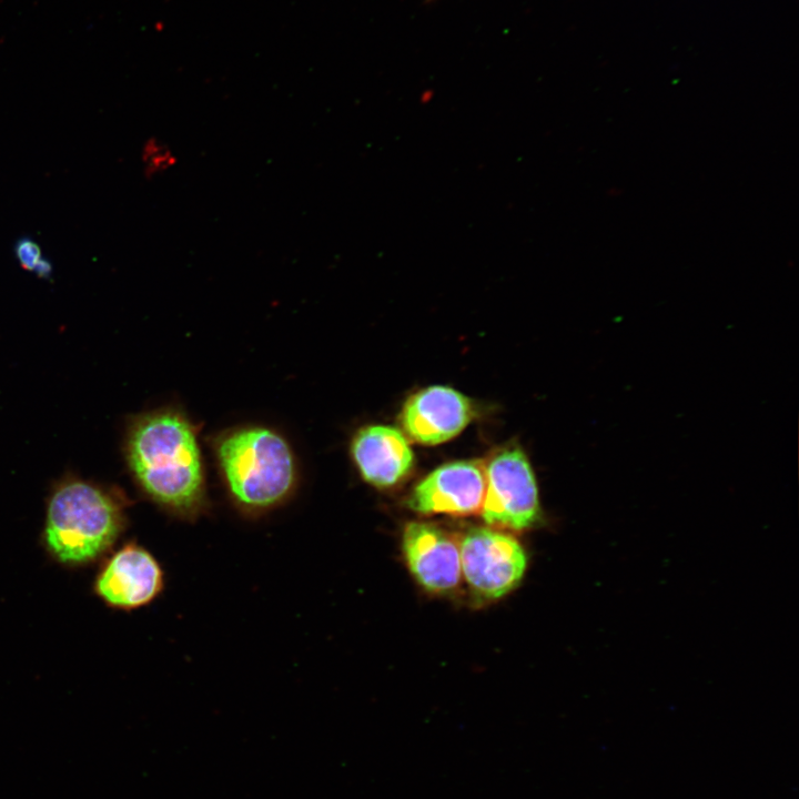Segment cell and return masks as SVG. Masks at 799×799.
Returning a JSON list of instances; mask_svg holds the SVG:
<instances>
[{
	"instance_id": "1",
	"label": "cell",
	"mask_w": 799,
	"mask_h": 799,
	"mask_svg": "<svg viewBox=\"0 0 799 799\" xmlns=\"http://www.w3.org/2000/svg\"><path fill=\"white\" fill-rule=\"evenodd\" d=\"M127 456L134 478L160 506L183 517L204 503V477L192 425L174 412L140 418L130 431Z\"/></svg>"
},
{
	"instance_id": "2",
	"label": "cell",
	"mask_w": 799,
	"mask_h": 799,
	"mask_svg": "<svg viewBox=\"0 0 799 799\" xmlns=\"http://www.w3.org/2000/svg\"><path fill=\"white\" fill-rule=\"evenodd\" d=\"M123 526L122 506L113 495L93 483L69 478L49 498L43 542L57 562L81 566L111 549Z\"/></svg>"
},
{
	"instance_id": "3",
	"label": "cell",
	"mask_w": 799,
	"mask_h": 799,
	"mask_svg": "<svg viewBox=\"0 0 799 799\" xmlns=\"http://www.w3.org/2000/svg\"><path fill=\"white\" fill-rule=\"evenodd\" d=\"M216 455L229 492L247 512L281 504L295 483V465L287 442L265 427L233 431L216 444Z\"/></svg>"
},
{
	"instance_id": "4",
	"label": "cell",
	"mask_w": 799,
	"mask_h": 799,
	"mask_svg": "<svg viewBox=\"0 0 799 799\" xmlns=\"http://www.w3.org/2000/svg\"><path fill=\"white\" fill-rule=\"evenodd\" d=\"M492 526L522 530L540 518L535 476L526 455L518 447L495 454L485 466V495L481 509Z\"/></svg>"
},
{
	"instance_id": "5",
	"label": "cell",
	"mask_w": 799,
	"mask_h": 799,
	"mask_svg": "<svg viewBox=\"0 0 799 799\" xmlns=\"http://www.w3.org/2000/svg\"><path fill=\"white\" fill-rule=\"evenodd\" d=\"M461 568L473 596L496 600L513 590L527 567V555L512 535L488 527L471 528L461 545Z\"/></svg>"
},
{
	"instance_id": "6",
	"label": "cell",
	"mask_w": 799,
	"mask_h": 799,
	"mask_svg": "<svg viewBox=\"0 0 799 799\" xmlns=\"http://www.w3.org/2000/svg\"><path fill=\"white\" fill-rule=\"evenodd\" d=\"M164 587L156 558L136 543L118 549L103 565L94 583L95 594L110 607L132 610L153 601Z\"/></svg>"
},
{
	"instance_id": "7",
	"label": "cell",
	"mask_w": 799,
	"mask_h": 799,
	"mask_svg": "<svg viewBox=\"0 0 799 799\" xmlns=\"http://www.w3.org/2000/svg\"><path fill=\"white\" fill-rule=\"evenodd\" d=\"M485 465L458 461L434 469L412 490L407 506L419 514L471 515L481 512Z\"/></svg>"
},
{
	"instance_id": "8",
	"label": "cell",
	"mask_w": 799,
	"mask_h": 799,
	"mask_svg": "<svg viewBox=\"0 0 799 799\" xmlns=\"http://www.w3.org/2000/svg\"><path fill=\"white\" fill-rule=\"evenodd\" d=\"M403 552L411 574L427 591L445 594L461 580V552L452 535L429 523H408Z\"/></svg>"
},
{
	"instance_id": "9",
	"label": "cell",
	"mask_w": 799,
	"mask_h": 799,
	"mask_svg": "<svg viewBox=\"0 0 799 799\" xmlns=\"http://www.w3.org/2000/svg\"><path fill=\"white\" fill-rule=\"evenodd\" d=\"M469 400L446 386H431L412 395L405 403L401 422L414 442L424 445L444 443L471 422Z\"/></svg>"
},
{
	"instance_id": "10",
	"label": "cell",
	"mask_w": 799,
	"mask_h": 799,
	"mask_svg": "<svg viewBox=\"0 0 799 799\" xmlns=\"http://www.w3.org/2000/svg\"><path fill=\"white\" fill-rule=\"evenodd\" d=\"M352 455L362 477L380 488L401 482L414 461L402 432L385 425L360 429L352 443Z\"/></svg>"
},
{
	"instance_id": "11",
	"label": "cell",
	"mask_w": 799,
	"mask_h": 799,
	"mask_svg": "<svg viewBox=\"0 0 799 799\" xmlns=\"http://www.w3.org/2000/svg\"><path fill=\"white\" fill-rule=\"evenodd\" d=\"M141 159L144 172L150 178L171 172L179 161L171 144L156 136L144 142Z\"/></svg>"
},
{
	"instance_id": "12",
	"label": "cell",
	"mask_w": 799,
	"mask_h": 799,
	"mask_svg": "<svg viewBox=\"0 0 799 799\" xmlns=\"http://www.w3.org/2000/svg\"><path fill=\"white\" fill-rule=\"evenodd\" d=\"M13 252L20 266L28 271H33L42 257L41 247L38 242L27 235L16 241Z\"/></svg>"
},
{
	"instance_id": "13",
	"label": "cell",
	"mask_w": 799,
	"mask_h": 799,
	"mask_svg": "<svg viewBox=\"0 0 799 799\" xmlns=\"http://www.w3.org/2000/svg\"><path fill=\"white\" fill-rule=\"evenodd\" d=\"M53 265L50 260L42 256L40 261L38 262L36 269L33 272L42 279H49L52 274Z\"/></svg>"
},
{
	"instance_id": "14",
	"label": "cell",
	"mask_w": 799,
	"mask_h": 799,
	"mask_svg": "<svg viewBox=\"0 0 799 799\" xmlns=\"http://www.w3.org/2000/svg\"><path fill=\"white\" fill-rule=\"evenodd\" d=\"M432 1H434V0H426V2H432Z\"/></svg>"
}]
</instances>
